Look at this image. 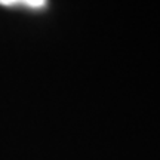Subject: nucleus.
<instances>
[{"instance_id":"nucleus-1","label":"nucleus","mask_w":160,"mask_h":160,"mask_svg":"<svg viewBox=\"0 0 160 160\" xmlns=\"http://www.w3.org/2000/svg\"><path fill=\"white\" fill-rule=\"evenodd\" d=\"M48 0H0V5L2 6H27L31 9H42L46 6Z\"/></svg>"}]
</instances>
